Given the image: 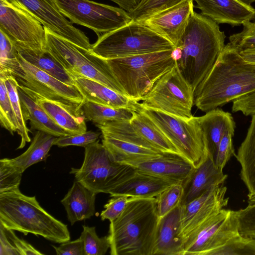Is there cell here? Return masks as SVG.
<instances>
[{
	"mask_svg": "<svg viewBox=\"0 0 255 255\" xmlns=\"http://www.w3.org/2000/svg\"><path fill=\"white\" fill-rule=\"evenodd\" d=\"M255 90V65L230 42L194 91V104L204 112L222 107Z\"/></svg>",
	"mask_w": 255,
	"mask_h": 255,
	"instance_id": "cell-1",
	"label": "cell"
},
{
	"mask_svg": "<svg viewBox=\"0 0 255 255\" xmlns=\"http://www.w3.org/2000/svg\"><path fill=\"white\" fill-rule=\"evenodd\" d=\"M95 126L101 130L103 136L131 142L159 150L139 135L132 127L130 121L116 120Z\"/></svg>",
	"mask_w": 255,
	"mask_h": 255,
	"instance_id": "cell-35",
	"label": "cell"
},
{
	"mask_svg": "<svg viewBox=\"0 0 255 255\" xmlns=\"http://www.w3.org/2000/svg\"><path fill=\"white\" fill-rule=\"evenodd\" d=\"M243 23V29L229 37L230 43L239 52L255 48V19Z\"/></svg>",
	"mask_w": 255,
	"mask_h": 255,
	"instance_id": "cell-43",
	"label": "cell"
},
{
	"mask_svg": "<svg viewBox=\"0 0 255 255\" xmlns=\"http://www.w3.org/2000/svg\"><path fill=\"white\" fill-rule=\"evenodd\" d=\"M15 46L18 53L29 63L66 84L74 85L73 78L47 51L37 52L16 42Z\"/></svg>",
	"mask_w": 255,
	"mask_h": 255,
	"instance_id": "cell-32",
	"label": "cell"
},
{
	"mask_svg": "<svg viewBox=\"0 0 255 255\" xmlns=\"http://www.w3.org/2000/svg\"><path fill=\"white\" fill-rule=\"evenodd\" d=\"M45 28V27H44ZM47 51L74 78L81 77L98 82L125 95L107 60L58 36L45 28Z\"/></svg>",
	"mask_w": 255,
	"mask_h": 255,
	"instance_id": "cell-6",
	"label": "cell"
},
{
	"mask_svg": "<svg viewBox=\"0 0 255 255\" xmlns=\"http://www.w3.org/2000/svg\"><path fill=\"white\" fill-rule=\"evenodd\" d=\"M211 255H255V240L240 234L213 251Z\"/></svg>",
	"mask_w": 255,
	"mask_h": 255,
	"instance_id": "cell-37",
	"label": "cell"
},
{
	"mask_svg": "<svg viewBox=\"0 0 255 255\" xmlns=\"http://www.w3.org/2000/svg\"><path fill=\"white\" fill-rule=\"evenodd\" d=\"M159 218L156 198H137L110 222L111 255H152Z\"/></svg>",
	"mask_w": 255,
	"mask_h": 255,
	"instance_id": "cell-3",
	"label": "cell"
},
{
	"mask_svg": "<svg viewBox=\"0 0 255 255\" xmlns=\"http://www.w3.org/2000/svg\"><path fill=\"white\" fill-rule=\"evenodd\" d=\"M239 52L247 62L255 65V48L247 49Z\"/></svg>",
	"mask_w": 255,
	"mask_h": 255,
	"instance_id": "cell-53",
	"label": "cell"
},
{
	"mask_svg": "<svg viewBox=\"0 0 255 255\" xmlns=\"http://www.w3.org/2000/svg\"><path fill=\"white\" fill-rule=\"evenodd\" d=\"M16 58L0 65L8 71L18 85L48 99L82 105L84 99L75 85L66 84L36 67L18 53Z\"/></svg>",
	"mask_w": 255,
	"mask_h": 255,
	"instance_id": "cell-11",
	"label": "cell"
},
{
	"mask_svg": "<svg viewBox=\"0 0 255 255\" xmlns=\"http://www.w3.org/2000/svg\"><path fill=\"white\" fill-rule=\"evenodd\" d=\"M82 110L86 120L95 125L116 120L130 121L136 112L128 108H114L91 102H85Z\"/></svg>",
	"mask_w": 255,
	"mask_h": 255,
	"instance_id": "cell-34",
	"label": "cell"
},
{
	"mask_svg": "<svg viewBox=\"0 0 255 255\" xmlns=\"http://www.w3.org/2000/svg\"><path fill=\"white\" fill-rule=\"evenodd\" d=\"M239 235L234 211L222 209L184 238L183 255H211L213 251Z\"/></svg>",
	"mask_w": 255,
	"mask_h": 255,
	"instance_id": "cell-13",
	"label": "cell"
},
{
	"mask_svg": "<svg viewBox=\"0 0 255 255\" xmlns=\"http://www.w3.org/2000/svg\"><path fill=\"white\" fill-rule=\"evenodd\" d=\"M238 0L244 3L245 4H248V5H251V4L253 2H255V0Z\"/></svg>",
	"mask_w": 255,
	"mask_h": 255,
	"instance_id": "cell-54",
	"label": "cell"
},
{
	"mask_svg": "<svg viewBox=\"0 0 255 255\" xmlns=\"http://www.w3.org/2000/svg\"><path fill=\"white\" fill-rule=\"evenodd\" d=\"M15 42L0 30V64L16 58Z\"/></svg>",
	"mask_w": 255,
	"mask_h": 255,
	"instance_id": "cell-48",
	"label": "cell"
},
{
	"mask_svg": "<svg viewBox=\"0 0 255 255\" xmlns=\"http://www.w3.org/2000/svg\"><path fill=\"white\" fill-rule=\"evenodd\" d=\"M239 234L255 240V202L248 206L234 211Z\"/></svg>",
	"mask_w": 255,
	"mask_h": 255,
	"instance_id": "cell-42",
	"label": "cell"
},
{
	"mask_svg": "<svg viewBox=\"0 0 255 255\" xmlns=\"http://www.w3.org/2000/svg\"><path fill=\"white\" fill-rule=\"evenodd\" d=\"M118 4L120 7L126 11L131 12L140 3L141 0H111Z\"/></svg>",
	"mask_w": 255,
	"mask_h": 255,
	"instance_id": "cell-52",
	"label": "cell"
},
{
	"mask_svg": "<svg viewBox=\"0 0 255 255\" xmlns=\"http://www.w3.org/2000/svg\"><path fill=\"white\" fill-rule=\"evenodd\" d=\"M183 0H141L131 12L133 21H141L152 15L172 7Z\"/></svg>",
	"mask_w": 255,
	"mask_h": 255,
	"instance_id": "cell-40",
	"label": "cell"
},
{
	"mask_svg": "<svg viewBox=\"0 0 255 255\" xmlns=\"http://www.w3.org/2000/svg\"><path fill=\"white\" fill-rule=\"evenodd\" d=\"M0 77L4 81L7 93L12 105L18 125L17 133L20 137V142L17 149L24 147L26 142L31 141L25 120L18 92V83L15 77L7 70H0Z\"/></svg>",
	"mask_w": 255,
	"mask_h": 255,
	"instance_id": "cell-33",
	"label": "cell"
},
{
	"mask_svg": "<svg viewBox=\"0 0 255 255\" xmlns=\"http://www.w3.org/2000/svg\"><path fill=\"white\" fill-rule=\"evenodd\" d=\"M101 135L98 131L92 130L75 134H68L56 137L53 145L59 147L70 145L86 147V146L97 141Z\"/></svg>",
	"mask_w": 255,
	"mask_h": 255,
	"instance_id": "cell-44",
	"label": "cell"
},
{
	"mask_svg": "<svg viewBox=\"0 0 255 255\" xmlns=\"http://www.w3.org/2000/svg\"><path fill=\"white\" fill-rule=\"evenodd\" d=\"M5 228V232L14 247L19 255H43V254L35 249L32 245L23 239L17 237L13 230Z\"/></svg>",
	"mask_w": 255,
	"mask_h": 255,
	"instance_id": "cell-50",
	"label": "cell"
},
{
	"mask_svg": "<svg viewBox=\"0 0 255 255\" xmlns=\"http://www.w3.org/2000/svg\"><path fill=\"white\" fill-rule=\"evenodd\" d=\"M80 238L84 243L85 255H104L110 243L108 236L100 238L96 233L95 227L84 225Z\"/></svg>",
	"mask_w": 255,
	"mask_h": 255,
	"instance_id": "cell-38",
	"label": "cell"
},
{
	"mask_svg": "<svg viewBox=\"0 0 255 255\" xmlns=\"http://www.w3.org/2000/svg\"><path fill=\"white\" fill-rule=\"evenodd\" d=\"M193 0H183L179 3L138 21L171 42L175 47L181 43L191 14Z\"/></svg>",
	"mask_w": 255,
	"mask_h": 255,
	"instance_id": "cell-17",
	"label": "cell"
},
{
	"mask_svg": "<svg viewBox=\"0 0 255 255\" xmlns=\"http://www.w3.org/2000/svg\"><path fill=\"white\" fill-rule=\"evenodd\" d=\"M172 183L158 177L137 170L119 185L111 197L127 196L139 198H156Z\"/></svg>",
	"mask_w": 255,
	"mask_h": 255,
	"instance_id": "cell-24",
	"label": "cell"
},
{
	"mask_svg": "<svg viewBox=\"0 0 255 255\" xmlns=\"http://www.w3.org/2000/svg\"><path fill=\"white\" fill-rule=\"evenodd\" d=\"M105 205V209L101 213L102 220L111 222L117 218L124 211L128 203L139 198L121 195L113 196Z\"/></svg>",
	"mask_w": 255,
	"mask_h": 255,
	"instance_id": "cell-46",
	"label": "cell"
},
{
	"mask_svg": "<svg viewBox=\"0 0 255 255\" xmlns=\"http://www.w3.org/2000/svg\"><path fill=\"white\" fill-rule=\"evenodd\" d=\"M232 102L233 113L241 112L247 116L255 114V90Z\"/></svg>",
	"mask_w": 255,
	"mask_h": 255,
	"instance_id": "cell-47",
	"label": "cell"
},
{
	"mask_svg": "<svg viewBox=\"0 0 255 255\" xmlns=\"http://www.w3.org/2000/svg\"><path fill=\"white\" fill-rule=\"evenodd\" d=\"M181 204L158 220L152 255H183Z\"/></svg>",
	"mask_w": 255,
	"mask_h": 255,
	"instance_id": "cell-20",
	"label": "cell"
},
{
	"mask_svg": "<svg viewBox=\"0 0 255 255\" xmlns=\"http://www.w3.org/2000/svg\"><path fill=\"white\" fill-rule=\"evenodd\" d=\"M0 255H19L8 238L4 227L0 223Z\"/></svg>",
	"mask_w": 255,
	"mask_h": 255,
	"instance_id": "cell-51",
	"label": "cell"
},
{
	"mask_svg": "<svg viewBox=\"0 0 255 255\" xmlns=\"http://www.w3.org/2000/svg\"><path fill=\"white\" fill-rule=\"evenodd\" d=\"M56 137L45 132L37 130L27 150L15 158H8V160L23 173L30 166L46 159Z\"/></svg>",
	"mask_w": 255,
	"mask_h": 255,
	"instance_id": "cell-30",
	"label": "cell"
},
{
	"mask_svg": "<svg viewBox=\"0 0 255 255\" xmlns=\"http://www.w3.org/2000/svg\"><path fill=\"white\" fill-rule=\"evenodd\" d=\"M235 131L228 130L223 135L214 158L216 166L223 171L233 155L236 156L233 144Z\"/></svg>",
	"mask_w": 255,
	"mask_h": 255,
	"instance_id": "cell-45",
	"label": "cell"
},
{
	"mask_svg": "<svg viewBox=\"0 0 255 255\" xmlns=\"http://www.w3.org/2000/svg\"><path fill=\"white\" fill-rule=\"evenodd\" d=\"M201 13L218 24L239 26L255 19V8L238 0H193Z\"/></svg>",
	"mask_w": 255,
	"mask_h": 255,
	"instance_id": "cell-21",
	"label": "cell"
},
{
	"mask_svg": "<svg viewBox=\"0 0 255 255\" xmlns=\"http://www.w3.org/2000/svg\"><path fill=\"white\" fill-rule=\"evenodd\" d=\"M22 172L11 164L8 158L0 160V194L19 189Z\"/></svg>",
	"mask_w": 255,
	"mask_h": 255,
	"instance_id": "cell-41",
	"label": "cell"
},
{
	"mask_svg": "<svg viewBox=\"0 0 255 255\" xmlns=\"http://www.w3.org/2000/svg\"><path fill=\"white\" fill-rule=\"evenodd\" d=\"M198 121L209 154L214 158L224 134L235 131L236 123L230 113L218 108L206 112Z\"/></svg>",
	"mask_w": 255,
	"mask_h": 255,
	"instance_id": "cell-25",
	"label": "cell"
},
{
	"mask_svg": "<svg viewBox=\"0 0 255 255\" xmlns=\"http://www.w3.org/2000/svg\"><path fill=\"white\" fill-rule=\"evenodd\" d=\"M249 201L250 202H255V194L250 195H248Z\"/></svg>",
	"mask_w": 255,
	"mask_h": 255,
	"instance_id": "cell-55",
	"label": "cell"
},
{
	"mask_svg": "<svg viewBox=\"0 0 255 255\" xmlns=\"http://www.w3.org/2000/svg\"><path fill=\"white\" fill-rule=\"evenodd\" d=\"M240 163V177L249 191L248 195L255 194V114L244 141L235 156Z\"/></svg>",
	"mask_w": 255,
	"mask_h": 255,
	"instance_id": "cell-29",
	"label": "cell"
},
{
	"mask_svg": "<svg viewBox=\"0 0 255 255\" xmlns=\"http://www.w3.org/2000/svg\"><path fill=\"white\" fill-rule=\"evenodd\" d=\"M173 50L106 60L126 96L138 102L175 65Z\"/></svg>",
	"mask_w": 255,
	"mask_h": 255,
	"instance_id": "cell-5",
	"label": "cell"
},
{
	"mask_svg": "<svg viewBox=\"0 0 255 255\" xmlns=\"http://www.w3.org/2000/svg\"><path fill=\"white\" fill-rule=\"evenodd\" d=\"M219 24L193 10L181 43L172 51L179 70L194 91L211 70L225 45Z\"/></svg>",
	"mask_w": 255,
	"mask_h": 255,
	"instance_id": "cell-2",
	"label": "cell"
},
{
	"mask_svg": "<svg viewBox=\"0 0 255 255\" xmlns=\"http://www.w3.org/2000/svg\"><path fill=\"white\" fill-rule=\"evenodd\" d=\"M96 195L78 181L74 182L61 201L71 225L90 219L94 215Z\"/></svg>",
	"mask_w": 255,
	"mask_h": 255,
	"instance_id": "cell-26",
	"label": "cell"
},
{
	"mask_svg": "<svg viewBox=\"0 0 255 255\" xmlns=\"http://www.w3.org/2000/svg\"><path fill=\"white\" fill-rule=\"evenodd\" d=\"M194 91L181 74L176 62L174 66L161 76L140 101V106L162 111L189 119L193 116Z\"/></svg>",
	"mask_w": 255,
	"mask_h": 255,
	"instance_id": "cell-10",
	"label": "cell"
},
{
	"mask_svg": "<svg viewBox=\"0 0 255 255\" xmlns=\"http://www.w3.org/2000/svg\"><path fill=\"white\" fill-rule=\"evenodd\" d=\"M175 48L169 40L140 22L129 23L98 37L92 51L105 59L124 58Z\"/></svg>",
	"mask_w": 255,
	"mask_h": 255,
	"instance_id": "cell-7",
	"label": "cell"
},
{
	"mask_svg": "<svg viewBox=\"0 0 255 255\" xmlns=\"http://www.w3.org/2000/svg\"><path fill=\"white\" fill-rule=\"evenodd\" d=\"M135 169L158 177L172 184L183 185L195 169L188 160L178 154L162 155L129 164Z\"/></svg>",
	"mask_w": 255,
	"mask_h": 255,
	"instance_id": "cell-19",
	"label": "cell"
},
{
	"mask_svg": "<svg viewBox=\"0 0 255 255\" xmlns=\"http://www.w3.org/2000/svg\"><path fill=\"white\" fill-rule=\"evenodd\" d=\"M227 177L216 166L214 158L209 154L183 185L184 193L181 204H187L215 185L223 184Z\"/></svg>",
	"mask_w": 255,
	"mask_h": 255,
	"instance_id": "cell-23",
	"label": "cell"
},
{
	"mask_svg": "<svg viewBox=\"0 0 255 255\" xmlns=\"http://www.w3.org/2000/svg\"><path fill=\"white\" fill-rule=\"evenodd\" d=\"M84 158L80 168L70 172L76 180L97 194H110L119 185L131 176L135 169L116 162L99 140L84 147Z\"/></svg>",
	"mask_w": 255,
	"mask_h": 255,
	"instance_id": "cell-8",
	"label": "cell"
},
{
	"mask_svg": "<svg viewBox=\"0 0 255 255\" xmlns=\"http://www.w3.org/2000/svg\"><path fill=\"white\" fill-rule=\"evenodd\" d=\"M0 123L1 126L13 134L18 130V125L11 104L4 79L0 77Z\"/></svg>",
	"mask_w": 255,
	"mask_h": 255,
	"instance_id": "cell-39",
	"label": "cell"
},
{
	"mask_svg": "<svg viewBox=\"0 0 255 255\" xmlns=\"http://www.w3.org/2000/svg\"><path fill=\"white\" fill-rule=\"evenodd\" d=\"M102 144L116 162L129 165L162 155L163 152L136 143L102 135Z\"/></svg>",
	"mask_w": 255,
	"mask_h": 255,
	"instance_id": "cell-27",
	"label": "cell"
},
{
	"mask_svg": "<svg viewBox=\"0 0 255 255\" xmlns=\"http://www.w3.org/2000/svg\"><path fill=\"white\" fill-rule=\"evenodd\" d=\"M18 87L32 98L46 112L51 119L69 134L87 131L82 105L45 98L34 92Z\"/></svg>",
	"mask_w": 255,
	"mask_h": 255,
	"instance_id": "cell-18",
	"label": "cell"
},
{
	"mask_svg": "<svg viewBox=\"0 0 255 255\" xmlns=\"http://www.w3.org/2000/svg\"><path fill=\"white\" fill-rule=\"evenodd\" d=\"M18 92L25 121H29L31 130L42 131L59 137L69 134L57 125L32 98L18 87Z\"/></svg>",
	"mask_w": 255,
	"mask_h": 255,
	"instance_id": "cell-28",
	"label": "cell"
},
{
	"mask_svg": "<svg viewBox=\"0 0 255 255\" xmlns=\"http://www.w3.org/2000/svg\"><path fill=\"white\" fill-rule=\"evenodd\" d=\"M74 85L83 96L85 102H91L114 108H128L138 112V102L119 93L107 86L89 78L75 77Z\"/></svg>",
	"mask_w": 255,
	"mask_h": 255,
	"instance_id": "cell-22",
	"label": "cell"
},
{
	"mask_svg": "<svg viewBox=\"0 0 255 255\" xmlns=\"http://www.w3.org/2000/svg\"><path fill=\"white\" fill-rule=\"evenodd\" d=\"M130 123L139 136L161 152L179 154L152 120L142 112H135Z\"/></svg>",
	"mask_w": 255,
	"mask_h": 255,
	"instance_id": "cell-31",
	"label": "cell"
},
{
	"mask_svg": "<svg viewBox=\"0 0 255 255\" xmlns=\"http://www.w3.org/2000/svg\"><path fill=\"white\" fill-rule=\"evenodd\" d=\"M62 14L71 22L94 31L100 36L129 23L133 20L122 8L90 0H54Z\"/></svg>",
	"mask_w": 255,
	"mask_h": 255,
	"instance_id": "cell-12",
	"label": "cell"
},
{
	"mask_svg": "<svg viewBox=\"0 0 255 255\" xmlns=\"http://www.w3.org/2000/svg\"><path fill=\"white\" fill-rule=\"evenodd\" d=\"M139 110L155 123L180 155L195 168L208 157L198 117L184 119L160 111L140 107Z\"/></svg>",
	"mask_w": 255,
	"mask_h": 255,
	"instance_id": "cell-9",
	"label": "cell"
},
{
	"mask_svg": "<svg viewBox=\"0 0 255 255\" xmlns=\"http://www.w3.org/2000/svg\"><path fill=\"white\" fill-rule=\"evenodd\" d=\"M0 30L22 46L37 52L46 50L44 27L27 9L16 2L0 0Z\"/></svg>",
	"mask_w": 255,
	"mask_h": 255,
	"instance_id": "cell-14",
	"label": "cell"
},
{
	"mask_svg": "<svg viewBox=\"0 0 255 255\" xmlns=\"http://www.w3.org/2000/svg\"><path fill=\"white\" fill-rule=\"evenodd\" d=\"M52 247L57 255H85L83 241L80 237L62 243L58 247Z\"/></svg>",
	"mask_w": 255,
	"mask_h": 255,
	"instance_id": "cell-49",
	"label": "cell"
},
{
	"mask_svg": "<svg viewBox=\"0 0 255 255\" xmlns=\"http://www.w3.org/2000/svg\"><path fill=\"white\" fill-rule=\"evenodd\" d=\"M183 193V184L174 183L156 197L157 213L159 219L181 204Z\"/></svg>",
	"mask_w": 255,
	"mask_h": 255,
	"instance_id": "cell-36",
	"label": "cell"
},
{
	"mask_svg": "<svg viewBox=\"0 0 255 255\" xmlns=\"http://www.w3.org/2000/svg\"><path fill=\"white\" fill-rule=\"evenodd\" d=\"M21 5L53 34L91 50L89 38L76 28L58 9L54 0H9Z\"/></svg>",
	"mask_w": 255,
	"mask_h": 255,
	"instance_id": "cell-15",
	"label": "cell"
},
{
	"mask_svg": "<svg viewBox=\"0 0 255 255\" xmlns=\"http://www.w3.org/2000/svg\"><path fill=\"white\" fill-rule=\"evenodd\" d=\"M227 187L215 185L187 204H181V235L184 238L206 219L219 212L228 204Z\"/></svg>",
	"mask_w": 255,
	"mask_h": 255,
	"instance_id": "cell-16",
	"label": "cell"
},
{
	"mask_svg": "<svg viewBox=\"0 0 255 255\" xmlns=\"http://www.w3.org/2000/svg\"><path fill=\"white\" fill-rule=\"evenodd\" d=\"M0 223L24 235L31 233L56 243L70 239L66 224L45 210L35 196L24 195L19 189L0 194Z\"/></svg>",
	"mask_w": 255,
	"mask_h": 255,
	"instance_id": "cell-4",
	"label": "cell"
}]
</instances>
